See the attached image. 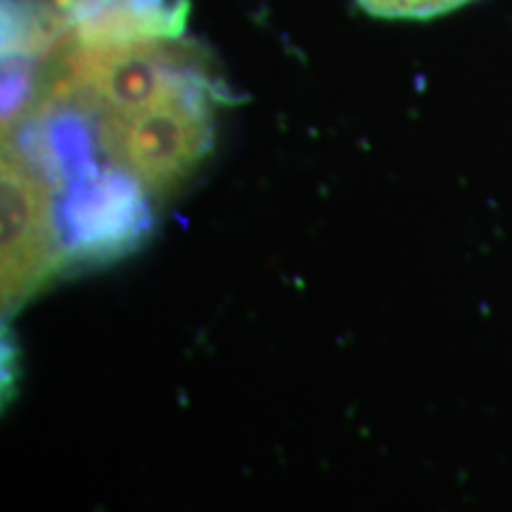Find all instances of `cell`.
Listing matches in <instances>:
<instances>
[{
	"mask_svg": "<svg viewBox=\"0 0 512 512\" xmlns=\"http://www.w3.org/2000/svg\"><path fill=\"white\" fill-rule=\"evenodd\" d=\"M368 15L382 19H427L444 15L470 0H356Z\"/></svg>",
	"mask_w": 512,
	"mask_h": 512,
	"instance_id": "cell-3",
	"label": "cell"
},
{
	"mask_svg": "<svg viewBox=\"0 0 512 512\" xmlns=\"http://www.w3.org/2000/svg\"><path fill=\"white\" fill-rule=\"evenodd\" d=\"M55 192L36 171L3 157V306L15 309L67 261Z\"/></svg>",
	"mask_w": 512,
	"mask_h": 512,
	"instance_id": "cell-1",
	"label": "cell"
},
{
	"mask_svg": "<svg viewBox=\"0 0 512 512\" xmlns=\"http://www.w3.org/2000/svg\"><path fill=\"white\" fill-rule=\"evenodd\" d=\"M12 24L10 48L43 53L60 48L64 38H93L136 31H178V10H166L159 0H5Z\"/></svg>",
	"mask_w": 512,
	"mask_h": 512,
	"instance_id": "cell-2",
	"label": "cell"
}]
</instances>
